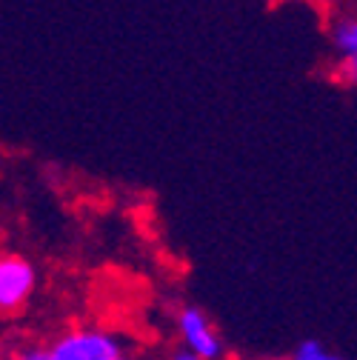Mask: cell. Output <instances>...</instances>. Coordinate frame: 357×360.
Instances as JSON below:
<instances>
[{
  "instance_id": "obj_1",
  "label": "cell",
  "mask_w": 357,
  "mask_h": 360,
  "mask_svg": "<svg viewBox=\"0 0 357 360\" xmlns=\"http://www.w3.org/2000/svg\"><path fill=\"white\" fill-rule=\"evenodd\" d=\"M326 18V40L332 49L329 77L343 89H357V9L335 6Z\"/></svg>"
},
{
  "instance_id": "obj_2",
  "label": "cell",
  "mask_w": 357,
  "mask_h": 360,
  "mask_svg": "<svg viewBox=\"0 0 357 360\" xmlns=\"http://www.w3.org/2000/svg\"><path fill=\"white\" fill-rule=\"evenodd\" d=\"M37 289V269L15 252H0V314H20Z\"/></svg>"
},
{
  "instance_id": "obj_3",
  "label": "cell",
  "mask_w": 357,
  "mask_h": 360,
  "mask_svg": "<svg viewBox=\"0 0 357 360\" xmlns=\"http://www.w3.org/2000/svg\"><path fill=\"white\" fill-rule=\"evenodd\" d=\"M49 352L55 354V360H115L117 354H123V346L117 343L115 335L103 332V329H69L63 332Z\"/></svg>"
},
{
  "instance_id": "obj_4",
  "label": "cell",
  "mask_w": 357,
  "mask_h": 360,
  "mask_svg": "<svg viewBox=\"0 0 357 360\" xmlns=\"http://www.w3.org/2000/svg\"><path fill=\"white\" fill-rule=\"evenodd\" d=\"M177 335H181L183 349L195 352L200 360H220L223 340L209 321V314L197 306H183L177 311Z\"/></svg>"
},
{
  "instance_id": "obj_5",
  "label": "cell",
  "mask_w": 357,
  "mask_h": 360,
  "mask_svg": "<svg viewBox=\"0 0 357 360\" xmlns=\"http://www.w3.org/2000/svg\"><path fill=\"white\" fill-rule=\"evenodd\" d=\"M289 360H343L340 354H335L332 349H326L320 340H303Z\"/></svg>"
},
{
  "instance_id": "obj_6",
  "label": "cell",
  "mask_w": 357,
  "mask_h": 360,
  "mask_svg": "<svg viewBox=\"0 0 357 360\" xmlns=\"http://www.w3.org/2000/svg\"><path fill=\"white\" fill-rule=\"evenodd\" d=\"M9 360H55V354L46 346H26V349H18Z\"/></svg>"
},
{
  "instance_id": "obj_7",
  "label": "cell",
  "mask_w": 357,
  "mask_h": 360,
  "mask_svg": "<svg viewBox=\"0 0 357 360\" xmlns=\"http://www.w3.org/2000/svg\"><path fill=\"white\" fill-rule=\"evenodd\" d=\"M263 4H269V6H280V4H289V0H263ZM303 4H309L311 9H318L320 15H326V12H332L335 6H340L343 0H303Z\"/></svg>"
},
{
  "instance_id": "obj_8",
  "label": "cell",
  "mask_w": 357,
  "mask_h": 360,
  "mask_svg": "<svg viewBox=\"0 0 357 360\" xmlns=\"http://www.w3.org/2000/svg\"><path fill=\"white\" fill-rule=\"evenodd\" d=\"M169 360H200V357H197L195 352H189V349H177V352H174Z\"/></svg>"
},
{
  "instance_id": "obj_9",
  "label": "cell",
  "mask_w": 357,
  "mask_h": 360,
  "mask_svg": "<svg viewBox=\"0 0 357 360\" xmlns=\"http://www.w3.org/2000/svg\"><path fill=\"white\" fill-rule=\"evenodd\" d=\"M115 360H129V357H126V354H117V357H115Z\"/></svg>"
},
{
  "instance_id": "obj_10",
  "label": "cell",
  "mask_w": 357,
  "mask_h": 360,
  "mask_svg": "<svg viewBox=\"0 0 357 360\" xmlns=\"http://www.w3.org/2000/svg\"><path fill=\"white\" fill-rule=\"evenodd\" d=\"M0 360H6V357H4V352H0Z\"/></svg>"
}]
</instances>
